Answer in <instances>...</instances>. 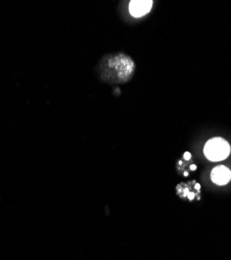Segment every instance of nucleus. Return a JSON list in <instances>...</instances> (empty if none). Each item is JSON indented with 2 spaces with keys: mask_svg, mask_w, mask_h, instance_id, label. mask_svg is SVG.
Here are the masks:
<instances>
[{
  "mask_svg": "<svg viewBox=\"0 0 231 260\" xmlns=\"http://www.w3.org/2000/svg\"><path fill=\"white\" fill-rule=\"evenodd\" d=\"M212 180L218 185H225L231 179V172L224 166H219L212 171Z\"/></svg>",
  "mask_w": 231,
  "mask_h": 260,
  "instance_id": "20e7f679",
  "label": "nucleus"
},
{
  "mask_svg": "<svg viewBox=\"0 0 231 260\" xmlns=\"http://www.w3.org/2000/svg\"><path fill=\"white\" fill-rule=\"evenodd\" d=\"M152 4L153 3L149 2V0H142V2L136 0V2H131L129 4V12L136 18L143 17L151 11Z\"/></svg>",
  "mask_w": 231,
  "mask_h": 260,
  "instance_id": "7ed1b4c3",
  "label": "nucleus"
},
{
  "mask_svg": "<svg viewBox=\"0 0 231 260\" xmlns=\"http://www.w3.org/2000/svg\"><path fill=\"white\" fill-rule=\"evenodd\" d=\"M196 169H197V167H196V166H192V167H191V170H192V171H195Z\"/></svg>",
  "mask_w": 231,
  "mask_h": 260,
  "instance_id": "423d86ee",
  "label": "nucleus"
},
{
  "mask_svg": "<svg viewBox=\"0 0 231 260\" xmlns=\"http://www.w3.org/2000/svg\"><path fill=\"white\" fill-rule=\"evenodd\" d=\"M230 153V145L222 138L209 140L204 147L205 156L212 161H221Z\"/></svg>",
  "mask_w": 231,
  "mask_h": 260,
  "instance_id": "f257e3e1",
  "label": "nucleus"
},
{
  "mask_svg": "<svg viewBox=\"0 0 231 260\" xmlns=\"http://www.w3.org/2000/svg\"><path fill=\"white\" fill-rule=\"evenodd\" d=\"M183 157H184V159H185V160H190V159L192 158V155H191V153H190V152H185Z\"/></svg>",
  "mask_w": 231,
  "mask_h": 260,
  "instance_id": "39448f33",
  "label": "nucleus"
},
{
  "mask_svg": "<svg viewBox=\"0 0 231 260\" xmlns=\"http://www.w3.org/2000/svg\"><path fill=\"white\" fill-rule=\"evenodd\" d=\"M109 64L112 69L117 72L118 78L120 80L128 79L134 71L133 60L125 55H118L113 57L109 61Z\"/></svg>",
  "mask_w": 231,
  "mask_h": 260,
  "instance_id": "f03ea898",
  "label": "nucleus"
}]
</instances>
